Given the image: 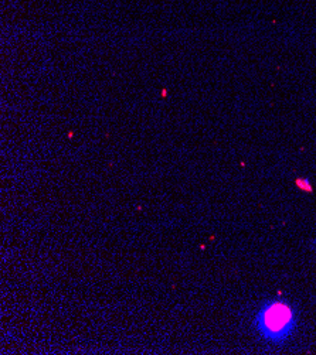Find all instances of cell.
I'll use <instances>...</instances> for the list:
<instances>
[{
    "label": "cell",
    "instance_id": "6da1fadb",
    "mask_svg": "<svg viewBox=\"0 0 316 355\" xmlns=\"http://www.w3.org/2000/svg\"><path fill=\"white\" fill-rule=\"evenodd\" d=\"M294 313L283 303H272L260 314L258 326L267 338H284L294 327Z\"/></svg>",
    "mask_w": 316,
    "mask_h": 355
}]
</instances>
